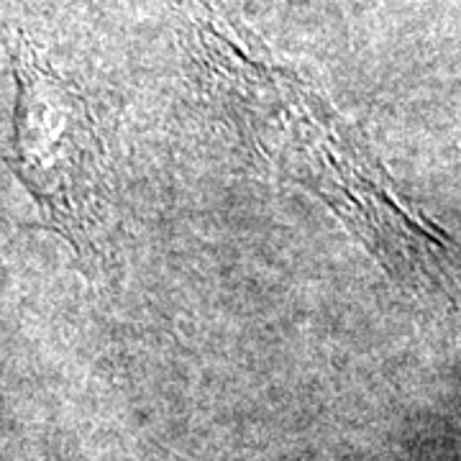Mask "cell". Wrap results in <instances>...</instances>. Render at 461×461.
Segmentation results:
<instances>
[{
  "mask_svg": "<svg viewBox=\"0 0 461 461\" xmlns=\"http://www.w3.org/2000/svg\"><path fill=\"white\" fill-rule=\"evenodd\" d=\"M18 77L16 167L39 208L77 251H90L108 198L105 149L85 95L57 75L18 33L11 41Z\"/></svg>",
  "mask_w": 461,
  "mask_h": 461,
  "instance_id": "obj_1",
  "label": "cell"
}]
</instances>
